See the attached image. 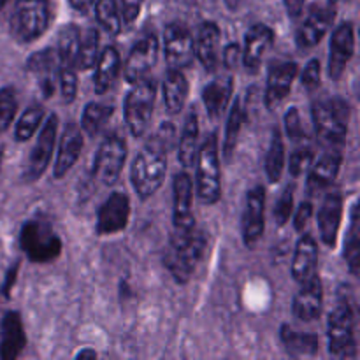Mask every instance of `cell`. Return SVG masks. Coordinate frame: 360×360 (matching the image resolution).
I'll list each match as a JSON object with an SVG mask.
<instances>
[{"label": "cell", "mask_w": 360, "mask_h": 360, "mask_svg": "<svg viewBox=\"0 0 360 360\" xmlns=\"http://www.w3.org/2000/svg\"><path fill=\"white\" fill-rule=\"evenodd\" d=\"M343 2H348V0H329V6H338V4H343Z\"/></svg>", "instance_id": "6f0895ef"}, {"label": "cell", "mask_w": 360, "mask_h": 360, "mask_svg": "<svg viewBox=\"0 0 360 360\" xmlns=\"http://www.w3.org/2000/svg\"><path fill=\"white\" fill-rule=\"evenodd\" d=\"M25 345H27V338H25L20 313H6L2 320V336H0V359L14 360L23 352Z\"/></svg>", "instance_id": "cb8c5ba5"}, {"label": "cell", "mask_w": 360, "mask_h": 360, "mask_svg": "<svg viewBox=\"0 0 360 360\" xmlns=\"http://www.w3.org/2000/svg\"><path fill=\"white\" fill-rule=\"evenodd\" d=\"M155 101H157V83L151 77H144L134 83L132 90L127 94L123 116L132 136L141 137L146 134L153 116Z\"/></svg>", "instance_id": "ba28073f"}, {"label": "cell", "mask_w": 360, "mask_h": 360, "mask_svg": "<svg viewBox=\"0 0 360 360\" xmlns=\"http://www.w3.org/2000/svg\"><path fill=\"white\" fill-rule=\"evenodd\" d=\"M144 0H122V18L123 23L132 25L137 20Z\"/></svg>", "instance_id": "c3c4849f"}, {"label": "cell", "mask_w": 360, "mask_h": 360, "mask_svg": "<svg viewBox=\"0 0 360 360\" xmlns=\"http://www.w3.org/2000/svg\"><path fill=\"white\" fill-rule=\"evenodd\" d=\"M243 4H245V0H225V6L229 7V11H238Z\"/></svg>", "instance_id": "11a10c76"}, {"label": "cell", "mask_w": 360, "mask_h": 360, "mask_svg": "<svg viewBox=\"0 0 360 360\" xmlns=\"http://www.w3.org/2000/svg\"><path fill=\"white\" fill-rule=\"evenodd\" d=\"M316 136L330 146L345 143L350 120V105L340 97L323 98L311 109Z\"/></svg>", "instance_id": "277c9868"}, {"label": "cell", "mask_w": 360, "mask_h": 360, "mask_svg": "<svg viewBox=\"0 0 360 360\" xmlns=\"http://www.w3.org/2000/svg\"><path fill=\"white\" fill-rule=\"evenodd\" d=\"M232 91H234V79L231 76L218 77L206 84L202 90V101L211 120H218L224 115L225 108L231 102Z\"/></svg>", "instance_id": "83f0119b"}, {"label": "cell", "mask_w": 360, "mask_h": 360, "mask_svg": "<svg viewBox=\"0 0 360 360\" xmlns=\"http://www.w3.org/2000/svg\"><path fill=\"white\" fill-rule=\"evenodd\" d=\"M243 58V51L238 44H229L224 51V65L227 67L229 70L236 69L238 63L241 62Z\"/></svg>", "instance_id": "f907efd6"}, {"label": "cell", "mask_w": 360, "mask_h": 360, "mask_svg": "<svg viewBox=\"0 0 360 360\" xmlns=\"http://www.w3.org/2000/svg\"><path fill=\"white\" fill-rule=\"evenodd\" d=\"M69 2H70V6H72L74 9L77 11V13L86 14L88 11H90L91 7H94L95 0H69Z\"/></svg>", "instance_id": "db71d44e"}, {"label": "cell", "mask_w": 360, "mask_h": 360, "mask_svg": "<svg viewBox=\"0 0 360 360\" xmlns=\"http://www.w3.org/2000/svg\"><path fill=\"white\" fill-rule=\"evenodd\" d=\"M341 218H343V197L338 192H330L319 211L320 238H322L323 245L330 246V248L336 245Z\"/></svg>", "instance_id": "7402d4cb"}, {"label": "cell", "mask_w": 360, "mask_h": 360, "mask_svg": "<svg viewBox=\"0 0 360 360\" xmlns=\"http://www.w3.org/2000/svg\"><path fill=\"white\" fill-rule=\"evenodd\" d=\"M94 7L102 30L108 35H118L122 30V16H120L116 0H95Z\"/></svg>", "instance_id": "8d00e7d4"}, {"label": "cell", "mask_w": 360, "mask_h": 360, "mask_svg": "<svg viewBox=\"0 0 360 360\" xmlns=\"http://www.w3.org/2000/svg\"><path fill=\"white\" fill-rule=\"evenodd\" d=\"M20 245L28 260L34 264H48L62 253V239L53 225L42 218H32L21 227Z\"/></svg>", "instance_id": "3957f363"}, {"label": "cell", "mask_w": 360, "mask_h": 360, "mask_svg": "<svg viewBox=\"0 0 360 360\" xmlns=\"http://www.w3.org/2000/svg\"><path fill=\"white\" fill-rule=\"evenodd\" d=\"M151 139H153L155 143L158 144V146L164 148L165 151H169L176 144V129H174V125H172V123H164V125H162L160 129L157 130V134H155Z\"/></svg>", "instance_id": "7dc6e473"}, {"label": "cell", "mask_w": 360, "mask_h": 360, "mask_svg": "<svg viewBox=\"0 0 360 360\" xmlns=\"http://www.w3.org/2000/svg\"><path fill=\"white\" fill-rule=\"evenodd\" d=\"M162 90H164L165 111L169 115H178L185 108V102L188 98V81L185 74L178 69H169Z\"/></svg>", "instance_id": "f1b7e54d"}, {"label": "cell", "mask_w": 360, "mask_h": 360, "mask_svg": "<svg viewBox=\"0 0 360 360\" xmlns=\"http://www.w3.org/2000/svg\"><path fill=\"white\" fill-rule=\"evenodd\" d=\"M341 162H343V157L340 151L333 150L320 157L316 164H311L308 176V192L315 193L333 185L341 169Z\"/></svg>", "instance_id": "4316f807"}, {"label": "cell", "mask_w": 360, "mask_h": 360, "mask_svg": "<svg viewBox=\"0 0 360 360\" xmlns=\"http://www.w3.org/2000/svg\"><path fill=\"white\" fill-rule=\"evenodd\" d=\"M313 214V204L311 202H302L301 206H299L297 213H295L294 217V229L297 232L304 231L306 227H308V221L309 218H311Z\"/></svg>", "instance_id": "681fc988"}, {"label": "cell", "mask_w": 360, "mask_h": 360, "mask_svg": "<svg viewBox=\"0 0 360 360\" xmlns=\"http://www.w3.org/2000/svg\"><path fill=\"white\" fill-rule=\"evenodd\" d=\"M18 101L13 88H2L0 90V134L6 132L13 123L14 115H16Z\"/></svg>", "instance_id": "60d3db41"}, {"label": "cell", "mask_w": 360, "mask_h": 360, "mask_svg": "<svg viewBox=\"0 0 360 360\" xmlns=\"http://www.w3.org/2000/svg\"><path fill=\"white\" fill-rule=\"evenodd\" d=\"M206 248V238L195 225L176 229L164 252V264L178 283H186L200 262Z\"/></svg>", "instance_id": "6da1fadb"}, {"label": "cell", "mask_w": 360, "mask_h": 360, "mask_svg": "<svg viewBox=\"0 0 360 360\" xmlns=\"http://www.w3.org/2000/svg\"><path fill=\"white\" fill-rule=\"evenodd\" d=\"M174 207H172V217H174L176 229H188L193 224V188L192 178L186 172H179L174 176Z\"/></svg>", "instance_id": "603a6c76"}, {"label": "cell", "mask_w": 360, "mask_h": 360, "mask_svg": "<svg viewBox=\"0 0 360 360\" xmlns=\"http://www.w3.org/2000/svg\"><path fill=\"white\" fill-rule=\"evenodd\" d=\"M83 148V132L76 123H69L63 130L62 141L58 144V155H56V164L53 169V174L56 179L63 178L70 169L74 167L76 160L81 155Z\"/></svg>", "instance_id": "44dd1931"}, {"label": "cell", "mask_w": 360, "mask_h": 360, "mask_svg": "<svg viewBox=\"0 0 360 360\" xmlns=\"http://www.w3.org/2000/svg\"><path fill=\"white\" fill-rule=\"evenodd\" d=\"M285 130H287V136L290 139L299 141L302 137V123L297 108H290L285 115Z\"/></svg>", "instance_id": "bcb514c9"}, {"label": "cell", "mask_w": 360, "mask_h": 360, "mask_svg": "<svg viewBox=\"0 0 360 360\" xmlns=\"http://www.w3.org/2000/svg\"><path fill=\"white\" fill-rule=\"evenodd\" d=\"M60 65L58 55H56L55 49H42V51H37L35 55H32L27 62V69L30 72L39 74L42 79H55L56 69Z\"/></svg>", "instance_id": "74e56055"}, {"label": "cell", "mask_w": 360, "mask_h": 360, "mask_svg": "<svg viewBox=\"0 0 360 360\" xmlns=\"http://www.w3.org/2000/svg\"><path fill=\"white\" fill-rule=\"evenodd\" d=\"M316 259L319 248L311 236H302L295 246L294 259H292V276L297 283H304L316 274Z\"/></svg>", "instance_id": "484cf974"}, {"label": "cell", "mask_w": 360, "mask_h": 360, "mask_svg": "<svg viewBox=\"0 0 360 360\" xmlns=\"http://www.w3.org/2000/svg\"><path fill=\"white\" fill-rule=\"evenodd\" d=\"M329 350L338 359L357 357L355 340V315L348 299H340L329 313L327 320Z\"/></svg>", "instance_id": "8992f818"}, {"label": "cell", "mask_w": 360, "mask_h": 360, "mask_svg": "<svg viewBox=\"0 0 360 360\" xmlns=\"http://www.w3.org/2000/svg\"><path fill=\"white\" fill-rule=\"evenodd\" d=\"M127 160V143L123 137L108 136L102 141L94 162V176L102 185H115Z\"/></svg>", "instance_id": "9c48e42d"}, {"label": "cell", "mask_w": 360, "mask_h": 360, "mask_svg": "<svg viewBox=\"0 0 360 360\" xmlns=\"http://www.w3.org/2000/svg\"><path fill=\"white\" fill-rule=\"evenodd\" d=\"M297 77V63L295 62H274L269 67L266 86V105L269 109L278 108L288 97Z\"/></svg>", "instance_id": "e0dca14e"}, {"label": "cell", "mask_w": 360, "mask_h": 360, "mask_svg": "<svg viewBox=\"0 0 360 360\" xmlns=\"http://www.w3.org/2000/svg\"><path fill=\"white\" fill-rule=\"evenodd\" d=\"M56 130H58V116L51 115L42 125L39 132L37 143L32 148L30 157H28L27 169L23 172L25 181H35L42 176V172L48 169L49 160H51L53 150H55Z\"/></svg>", "instance_id": "30bf717a"}, {"label": "cell", "mask_w": 360, "mask_h": 360, "mask_svg": "<svg viewBox=\"0 0 360 360\" xmlns=\"http://www.w3.org/2000/svg\"><path fill=\"white\" fill-rule=\"evenodd\" d=\"M334 18H336V11L333 6H313L309 9L308 16H306L304 23L299 27L297 35H295V41L301 49H311L322 41L323 35L327 34V30L333 25Z\"/></svg>", "instance_id": "9a60e30c"}, {"label": "cell", "mask_w": 360, "mask_h": 360, "mask_svg": "<svg viewBox=\"0 0 360 360\" xmlns=\"http://www.w3.org/2000/svg\"><path fill=\"white\" fill-rule=\"evenodd\" d=\"M246 120L245 108L241 104V98H236L231 112H229L227 127H225V139H224V157L225 160L231 162L234 155L236 146H238V137L241 132V127Z\"/></svg>", "instance_id": "d6a6232c"}, {"label": "cell", "mask_w": 360, "mask_h": 360, "mask_svg": "<svg viewBox=\"0 0 360 360\" xmlns=\"http://www.w3.org/2000/svg\"><path fill=\"white\" fill-rule=\"evenodd\" d=\"M164 51L165 62L171 69L183 70L192 63L193 56V37L186 27L181 23H171L164 30Z\"/></svg>", "instance_id": "7c38bea8"}, {"label": "cell", "mask_w": 360, "mask_h": 360, "mask_svg": "<svg viewBox=\"0 0 360 360\" xmlns=\"http://www.w3.org/2000/svg\"><path fill=\"white\" fill-rule=\"evenodd\" d=\"M320 72H322V67H320V62L316 58L309 60L308 65L304 67L301 74V83L306 90H315L320 84Z\"/></svg>", "instance_id": "f6af8a7d"}, {"label": "cell", "mask_w": 360, "mask_h": 360, "mask_svg": "<svg viewBox=\"0 0 360 360\" xmlns=\"http://www.w3.org/2000/svg\"><path fill=\"white\" fill-rule=\"evenodd\" d=\"M292 213H294V188L287 186L278 199L276 207H274V218H276L278 225L283 227L290 220Z\"/></svg>", "instance_id": "ee69618b"}, {"label": "cell", "mask_w": 360, "mask_h": 360, "mask_svg": "<svg viewBox=\"0 0 360 360\" xmlns=\"http://www.w3.org/2000/svg\"><path fill=\"white\" fill-rule=\"evenodd\" d=\"M323 306V287L319 274L301 283V288L294 297L292 311L301 322H313L320 316Z\"/></svg>", "instance_id": "ac0fdd59"}, {"label": "cell", "mask_w": 360, "mask_h": 360, "mask_svg": "<svg viewBox=\"0 0 360 360\" xmlns=\"http://www.w3.org/2000/svg\"><path fill=\"white\" fill-rule=\"evenodd\" d=\"M2 157H4V150L0 148V165H2Z\"/></svg>", "instance_id": "680465c9"}, {"label": "cell", "mask_w": 360, "mask_h": 360, "mask_svg": "<svg viewBox=\"0 0 360 360\" xmlns=\"http://www.w3.org/2000/svg\"><path fill=\"white\" fill-rule=\"evenodd\" d=\"M285 169V144L281 139L280 132L273 134V139H271V148L267 151L266 157V174L267 179L271 183L280 181L281 174H283Z\"/></svg>", "instance_id": "f35d334b"}, {"label": "cell", "mask_w": 360, "mask_h": 360, "mask_svg": "<svg viewBox=\"0 0 360 360\" xmlns=\"http://www.w3.org/2000/svg\"><path fill=\"white\" fill-rule=\"evenodd\" d=\"M313 160H315V153L309 148H299L290 155V164H288V171H290L292 178H301L304 172L309 171Z\"/></svg>", "instance_id": "b9f144b4"}, {"label": "cell", "mask_w": 360, "mask_h": 360, "mask_svg": "<svg viewBox=\"0 0 360 360\" xmlns=\"http://www.w3.org/2000/svg\"><path fill=\"white\" fill-rule=\"evenodd\" d=\"M218 51H220V28L213 21H204L193 39V53L207 72L217 69Z\"/></svg>", "instance_id": "ffe728a7"}, {"label": "cell", "mask_w": 360, "mask_h": 360, "mask_svg": "<svg viewBox=\"0 0 360 360\" xmlns=\"http://www.w3.org/2000/svg\"><path fill=\"white\" fill-rule=\"evenodd\" d=\"M285 9H287L288 16L290 18H299L302 14V9H304L306 0H283Z\"/></svg>", "instance_id": "f5cc1de1"}, {"label": "cell", "mask_w": 360, "mask_h": 360, "mask_svg": "<svg viewBox=\"0 0 360 360\" xmlns=\"http://www.w3.org/2000/svg\"><path fill=\"white\" fill-rule=\"evenodd\" d=\"M199 153V116L195 109L188 112L185 120V127L179 136L178 143V160L183 167H192L195 164Z\"/></svg>", "instance_id": "f546056e"}, {"label": "cell", "mask_w": 360, "mask_h": 360, "mask_svg": "<svg viewBox=\"0 0 360 360\" xmlns=\"http://www.w3.org/2000/svg\"><path fill=\"white\" fill-rule=\"evenodd\" d=\"M359 202L355 200L350 213V227H348L347 241H345V259H347L348 269L354 276H359L360 266V229H359Z\"/></svg>", "instance_id": "1f68e13d"}, {"label": "cell", "mask_w": 360, "mask_h": 360, "mask_svg": "<svg viewBox=\"0 0 360 360\" xmlns=\"http://www.w3.org/2000/svg\"><path fill=\"white\" fill-rule=\"evenodd\" d=\"M130 200L123 192H112L97 214V232L101 236H111L122 232L129 224Z\"/></svg>", "instance_id": "5bb4252c"}, {"label": "cell", "mask_w": 360, "mask_h": 360, "mask_svg": "<svg viewBox=\"0 0 360 360\" xmlns=\"http://www.w3.org/2000/svg\"><path fill=\"white\" fill-rule=\"evenodd\" d=\"M49 18V0H18L11 18V34L21 44H30L48 30Z\"/></svg>", "instance_id": "5b68a950"}, {"label": "cell", "mask_w": 360, "mask_h": 360, "mask_svg": "<svg viewBox=\"0 0 360 360\" xmlns=\"http://www.w3.org/2000/svg\"><path fill=\"white\" fill-rule=\"evenodd\" d=\"M158 51H160V44L155 35H146L139 42H136L127 56L125 67H123L125 79L134 84L148 77L150 70L157 65Z\"/></svg>", "instance_id": "8fae6325"}, {"label": "cell", "mask_w": 360, "mask_h": 360, "mask_svg": "<svg viewBox=\"0 0 360 360\" xmlns=\"http://www.w3.org/2000/svg\"><path fill=\"white\" fill-rule=\"evenodd\" d=\"M58 84H60V94L65 104L74 102L77 94V76L76 69L70 67H60L58 70Z\"/></svg>", "instance_id": "7bdbcfd3"}, {"label": "cell", "mask_w": 360, "mask_h": 360, "mask_svg": "<svg viewBox=\"0 0 360 360\" xmlns=\"http://www.w3.org/2000/svg\"><path fill=\"white\" fill-rule=\"evenodd\" d=\"M281 343H283L285 350L292 355V357H311L319 352V338L315 334H304L299 330L292 329L290 326L281 327Z\"/></svg>", "instance_id": "4dcf8cb0"}, {"label": "cell", "mask_w": 360, "mask_h": 360, "mask_svg": "<svg viewBox=\"0 0 360 360\" xmlns=\"http://www.w3.org/2000/svg\"><path fill=\"white\" fill-rule=\"evenodd\" d=\"M274 42V32L271 30L267 25L257 23L246 32L245 37V49L243 51V63L248 72L255 74L259 72L260 63H262L264 56L269 51L271 46Z\"/></svg>", "instance_id": "d6986e66"}, {"label": "cell", "mask_w": 360, "mask_h": 360, "mask_svg": "<svg viewBox=\"0 0 360 360\" xmlns=\"http://www.w3.org/2000/svg\"><path fill=\"white\" fill-rule=\"evenodd\" d=\"M98 58V34L95 28L79 30V44H77L76 69L88 70L95 65Z\"/></svg>", "instance_id": "836d02e7"}, {"label": "cell", "mask_w": 360, "mask_h": 360, "mask_svg": "<svg viewBox=\"0 0 360 360\" xmlns=\"http://www.w3.org/2000/svg\"><path fill=\"white\" fill-rule=\"evenodd\" d=\"M197 164V195L204 204L218 202L221 197L220 157H218L217 134L207 136L195 158Z\"/></svg>", "instance_id": "52a82bcc"}, {"label": "cell", "mask_w": 360, "mask_h": 360, "mask_svg": "<svg viewBox=\"0 0 360 360\" xmlns=\"http://www.w3.org/2000/svg\"><path fill=\"white\" fill-rule=\"evenodd\" d=\"M42 122H44V108H41V105H30L21 115V118L18 120L16 130H14V139L18 143L28 141L30 137H34L39 127L42 125Z\"/></svg>", "instance_id": "ab89813d"}, {"label": "cell", "mask_w": 360, "mask_h": 360, "mask_svg": "<svg viewBox=\"0 0 360 360\" xmlns=\"http://www.w3.org/2000/svg\"><path fill=\"white\" fill-rule=\"evenodd\" d=\"M6 2H7V0H0V9H2L4 4H6Z\"/></svg>", "instance_id": "91938a15"}, {"label": "cell", "mask_w": 360, "mask_h": 360, "mask_svg": "<svg viewBox=\"0 0 360 360\" xmlns=\"http://www.w3.org/2000/svg\"><path fill=\"white\" fill-rule=\"evenodd\" d=\"M94 74V88L95 94L104 95L115 86L118 79L120 69H122V60H120L118 51L112 46H108L101 51L97 62H95Z\"/></svg>", "instance_id": "d4e9b609"}, {"label": "cell", "mask_w": 360, "mask_h": 360, "mask_svg": "<svg viewBox=\"0 0 360 360\" xmlns=\"http://www.w3.org/2000/svg\"><path fill=\"white\" fill-rule=\"evenodd\" d=\"M77 44H79V28L74 27V25H69V27H65L62 32H60L58 48H56L60 67H70V69H76Z\"/></svg>", "instance_id": "d590c367"}, {"label": "cell", "mask_w": 360, "mask_h": 360, "mask_svg": "<svg viewBox=\"0 0 360 360\" xmlns=\"http://www.w3.org/2000/svg\"><path fill=\"white\" fill-rule=\"evenodd\" d=\"M167 171V151L153 139L139 151L132 164V186L141 199H148L162 186Z\"/></svg>", "instance_id": "7a4b0ae2"}, {"label": "cell", "mask_w": 360, "mask_h": 360, "mask_svg": "<svg viewBox=\"0 0 360 360\" xmlns=\"http://www.w3.org/2000/svg\"><path fill=\"white\" fill-rule=\"evenodd\" d=\"M18 269H20V264H14V266L11 267L9 271H7V274H6V281H4V285H2V294L6 295V297H9L11 288H13L14 281H16Z\"/></svg>", "instance_id": "816d5d0a"}, {"label": "cell", "mask_w": 360, "mask_h": 360, "mask_svg": "<svg viewBox=\"0 0 360 360\" xmlns=\"http://www.w3.org/2000/svg\"><path fill=\"white\" fill-rule=\"evenodd\" d=\"M266 192L262 186H255L246 195V207L243 214V241L248 248H253L262 239L266 229Z\"/></svg>", "instance_id": "4fadbf2b"}, {"label": "cell", "mask_w": 360, "mask_h": 360, "mask_svg": "<svg viewBox=\"0 0 360 360\" xmlns=\"http://www.w3.org/2000/svg\"><path fill=\"white\" fill-rule=\"evenodd\" d=\"M355 51V34L354 25L345 21L334 30L330 37L329 51V76L330 79H340L347 69Z\"/></svg>", "instance_id": "2e32d148"}, {"label": "cell", "mask_w": 360, "mask_h": 360, "mask_svg": "<svg viewBox=\"0 0 360 360\" xmlns=\"http://www.w3.org/2000/svg\"><path fill=\"white\" fill-rule=\"evenodd\" d=\"M76 357L77 359H95V357H97V354H95V352L94 350H90V348H86V350H81L79 352V354H77L76 355Z\"/></svg>", "instance_id": "9f6ffc18"}, {"label": "cell", "mask_w": 360, "mask_h": 360, "mask_svg": "<svg viewBox=\"0 0 360 360\" xmlns=\"http://www.w3.org/2000/svg\"><path fill=\"white\" fill-rule=\"evenodd\" d=\"M112 105L101 104V102H90L84 108L83 116H81V129L88 134V136H97L108 120L112 116Z\"/></svg>", "instance_id": "e575fe53"}]
</instances>
